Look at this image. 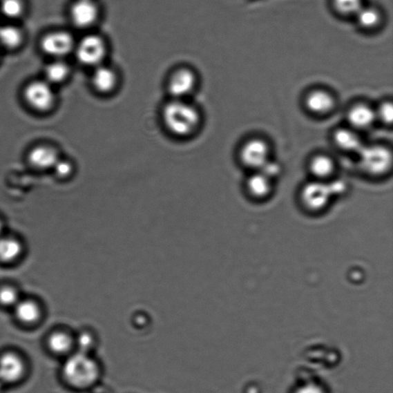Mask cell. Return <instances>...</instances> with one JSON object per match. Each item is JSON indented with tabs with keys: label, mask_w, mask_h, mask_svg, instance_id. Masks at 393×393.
Listing matches in <instances>:
<instances>
[{
	"label": "cell",
	"mask_w": 393,
	"mask_h": 393,
	"mask_svg": "<svg viewBox=\"0 0 393 393\" xmlns=\"http://www.w3.org/2000/svg\"><path fill=\"white\" fill-rule=\"evenodd\" d=\"M17 318L24 323H33L38 321L41 310L36 302L29 300H20L15 307Z\"/></svg>",
	"instance_id": "cell-21"
},
{
	"label": "cell",
	"mask_w": 393,
	"mask_h": 393,
	"mask_svg": "<svg viewBox=\"0 0 393 393\" xmlns=\"http://www.w3.org/2000/svg\"><path fill=\"white\" fill-rule=\"evenodd\" d=\"M101 367L92 354H73L68 357L63 367V376L68 384L77 389L92 387L101 376Z\"/></svg>",
	"instance_id": "cell-2"
},
{
	"label": "cell",
	"mask_w": 393,
	"mask_h": 393,
	"mask_svg": "<svg viewBox=\"0 0 393 393\" xmlns=\"http://www.w3.org/2000/svg\"><path fill=\"white\" fill-rule=\"evenodd\" d=\"M3 230V224L1 220H0V236H1L2 232Z\"/></svg>",
	"instance_id": "cell-33"
},
{
	"label": "cell",
	"mask_w": 393,
	"mask_h": 393,
	"mask_svg": "<svg viewBox=\"0 0 393 393\" xmlns=\"http://www.w3.org/2000/svg\"><path fill=\"white\" fill-rule=\"evenodd\" d=\"M81 353L92 354V350L95 347L96 339L94 334L88 331L81 333L75 341Z\"/></svg>",
	"instance_id": "cell-28"
},
{
	"label": "cell",
	"mask_w": 393,
	"mask_h": 393,
	"mask_svg": "<svg viewBox=\"0 0 393 393\" xmlns=\"http://www.w3.org/2000/svg\"><path fill=\"white\" fill-rule=\"evenodd\" d=\"M61 157L57 148L48 146H39L30 150L28 160L31 166L37 170H52Z\"/></svg>",
	"instance_id": "cell-15"
},
{
	"label": "cell",
	"mask_w": 393,
	"mask_h": 393,
	"mask_svg": "<svg viewBox=\"0 0 393 393\" xmlns=\"http://www.w3.org/2000/svg\"><path fill=\"white\" fill-rule=\"evenodd\" d=\"M376 112L377 120H381L386 126H391L393 119V106L391 102L382 103Z\"/></svg>",
	"instance_id": "cell-30"
},
{
	"label": "cell",
	"mask_w": 393,
	"mask_h": 393,
	"mask_svg": "<svg viewBox=\"0 0 393 393\" xmlns=\"http://www.w3.org/2000/svg\"><path fill=\"white\" fill-rule=\"evenodd\" d=\"M329 186V189L330 190L331 194L332 196L338 195L340 194H343V193L346 190L347 185L344 184L343 182L335 181L331 183L327 184Z\"/></svg>",
	"instance_id": "cell-32"
},
{
	"label": "cell",
	"mask_w": 393,
	"mask_h": 393,
	"mask_svg": "<svg viewBox=\"0 0 393 393\" xmlns=\"http://www.w3.org/2000/svg\"><path fill=\"white\" fill-rule=\"evenodd\" d=\"M111 45L102 33L94 30L85 32L77 39L73 56L77 63L89 71L108 61Z\"/></svg>",
	"instance_id": "cell-3"
},
{
	"label": "cell",
	"mask_w": 393,
	"mask_h": 393,
	"mask_svg": "<svg viewBox=\"0 0 393 393\" xmlns=\"http://www.w3.org/2000/svg\"><path fill=\"white\" fill-rule=\"evenodd\" d=\"M377 120L376 112L365 103H357L352 106L347 113V121L356 131L370 128Z\"/></svg>",
	"instance_id": "cell-14"
},
{
	"label": "cell",
	"mask_w": 393,
	"mask_h": 393,
	"mask_svg": "<svg viewBox=\"0 0 393 393\" xmlns=\"http://www.w3.org/2000/svg\"><path fill=\"white\" fill-rule=\"evenodd\" d=\"M23 251L22 244L15 238H0V261L9 262L18 259Z\"/></svg>",
	"instance_id": "cell-23"
},
{
	"label": "cell",
	"mask_w": 393,
	"mask_h": 393,
	"mask_svg": "<svg viewBox=\"0 0 393 393\" xmlns=\"http://www.w3.org/2000/svg\"><path fill=\"white\" fill-rule=\"evenodd\" d=\"M24 98L27 104L39 113L51 111L57 102L53 86L46 80L34 81L27 85Z\"/></svg>",
	"instance_id": "cell-8"
},
{
	"label": "cell",
	"mask_w": 393,
	"mask_h": 393,
	"mask_svg": "<svg viewBox=\"0 0 393 393\" xmlns=\"http://www.w3.org/2000/svg\"><path fill=\"white\" fill-rule=\"evenodd\" d=\"M309 170L315 180L324 182L334 174L335 163L327 155H316L309 161Z\"/></svg>",
	"instance_id": "cell-20"
},
{
	"label": "cell",
	"mask_w": 393,
	"mask_h": 393,
	"mask_svg": "<svg viewBox=\"0 0 393 393\" xmlns=\"http://www.w3.org/2000/svg\"><path fill=\"white\" fill-rule=\"evenodd\" d=\"M24 372V362L17 354L6 353L0 356V381L3 383L19 381Z\"/></svg>",
	"instance_id": "cell-13"
},
{
	"label": "cell",
	"mask_w": 393,
	"mask_h": 393,
	"mask_svg": "<svg viewBox=\"0 0 393 393\" xmlns=\"http://www.w3.org/2000/svg\"><path fill=\"white\" fill-rule=\"evenodd\" d=\"M3 384L4 383L1 381H0V392H1L3 390Z\"/></svg>",
	"instance_id": "cell-34"
},
{
	"label": "cell",
	"mask_w": 393,
	"mask_h": 393,
	"mask_svg": "<svg viewBox=\"0 0 393 393\" xmlns=\"http://www.w3.org/2000/svg\"><path fill=\"white\" fill-rule=\"evenodd\" d=\"M75 29L88 32L96 30L102 22L103 8L99 0H74L68 12Z\"/></svg>",
	"instance_id": "cell-5"
},
{
	"label": "cell",
	"mask_w": 393,
	"mask_h": 393,
	"mask_svg": "<svg viewBox=\"0 0 393 393\" xmlns=\"http://www.w3.org/2000/svg\"><path fill=\"white\" fill-rule=\"evenodd\" d=\"M73 338L65 332H55L48 339V346L55 354H64L68 353L73 346Z\"/></svg>",
	"instance_id": "cell-25"
},
{
	"label": "cell",
	"mask_w": 393,
	"mask_h": 393,
	"mask_svg": "<svg viewBox=\"0 0 393 393\" xmlns=\"http://www.w3.org/2000/svg\"><path fill=\"white\" fill-rule=\"evenodd\" d=\"M332 198L328 184L317 180L303 186L300 194L303 206L312 211H321L325 209Z\"/></svg>",
	"instance_id": "cell-11"
},
{
	"label": "cell",
	"mask_w": 393,
	"mask_h": 393,
	"mask_svg": "<svg viewBox=\"0 0 393 393\" xmlns=\"http://www.w3.org/2000/svg\"><path fill=\"white\" fill-rule=\"evenodd\" d=\"M354 19L358 29L363 32H372L378 30L382 25L383 15L377 6L365 3Z\"/></svg>",
	"instance_id": "cell-16"
},
{
	"label": "cell",
	"mask_w": 393,
	"mask_h": 393,
	"mask_svg": "<svg viewBox=\"0 0 393 393\" xmlns=\"http://www.w3.org/2000/svg\"><path fill=\"white\" fill-rule=\"evenodd\" d=\"M201 86V77L196 68L188 64L171 68L164 82L167 99L192 100Z\"/></svg>",
	"instance_id": "cell-4"
},
{
	"label": "cell",
	"mask_w": 393,
	"mask_h": 393,
	"mask_svg": "<svg viewBox=\"0 0 393 393\" xmlns=\"http://www.w3.org/2000/svg\"><path fill=\"white\" fill-rule=\"evenodd\" d=\"M357 155L361 169L369 175L381 176L392 169V155L385 146H364Z\"/></svg>",
	"instance_id": "cell-7"
},
{
	"label": "cell",
	"mask_w": 393,
	"mask_h": 393,
	"mask_svg": "<svg viewBox=\"0 0 393 393\" xmlns=\"http://www.w3.org/2000/svg\"><path fill=\"white\" fill-rule=\"evenodd\" d=\"M330 2L336 15L343 17L354 18L365 5L363 0H331Z\"/></svg>",
	"instance_id": "cell-24"
},
{
	"label": "cell",
	"mask_w": 393,
	"mask_h": 393,
	"mask_svg": "<svg viewBox=\"0 0 393 393\" xmlns=\"http://www.w3.org/2000/svg\"><path fill=\"white\" fill-rule=\"evenodd\" d=\"M88 84L92 92L99 97H113L120 90L122 75L118 68L108 61L90 70Z\"/></svg>",
	"instance_id": "cell-6"
},
{
	"label": "cell",
	"mask_w": 393,
	"mask_h": 393,
	"mask_svg": "<svg viewBox=\"0 0 393 393\" xmlns=\"http://www.w3.org/2000/svg\"><path fill=\"white\" fill-rule=\"evenodd\" d=\"M23 42V33L19 27L5 25L0 27V45L6 49L15 50Z\"/></svg>",
	"instance_id": "cell-22"
},
{
	"label": "cell",
	"mask_w": 393,
	"mask_h": 393,
	"mask_svg": "<svg viewBox=\"0 0 393 393\" xmlns=\"http://www.w3.org/2000/svg\"><path fill=\"white\" fill-rule=\"evenodd\" d=\"M336 146L347 153H357L364 146L363 140L357 131L349 128H341L335 131L333 135Z\"/></svg>",
	"instance_id": "cell-17"
},
{
	"label": "cell",
	"mask_w": 393,
	"mask_h": 393,
	"mask_svg": "<svg viewBox=\"0 0 393 393\" xmlns=\"http://www.w3.org/2000/svg\"><path fill=\"white\" fill-rule=\"evenodd\" d=\"M0 11L6 18L18 19L23 15L24 4L22 0H1Z\"/></svg>",
	"instance_id": "cell-26"
},
{
	"label": "cell",
	"mask_w": 393,
	"mask_h": 393,
	"mask_svg": "<svg viewBox=\"0 0 393 393\" xmlns=\"http://www.w3.org/2000/svg\"><path fill=\"white\" fill-rule=\"evenodd\" d=\"M270 146L260 139H253L245 142L240 149V160L245 166L260 170L270 161Z\"/></svg>",
	"instance_id": "cell-10"
},
{
	"label": "cell",
	"mask_w": 393,
	"mask_h": 393,
	"mask_svg": "<svg viewBox=\"0 0 393 393\" xmlns=\"http://www.w3.org/2000/svg\"><path fill=\"white\" fill-rule=\"evenodd\" d=\"M77 167L74 162L68 158L60 157L52 169L55 175L61 180H68L73 176Z\"/></svg>",
	"instance_id": "cell-27"
},
{
	"label": "cell",
	"mask_w": 393,
	"mask_h": 393,
	"mask_svg": "<svg viewBox=\"0 0 393 393\" xmlns=\"http://www.w3.org/2000/svg\"><path fill=\"white\" fill-rule=\"evenodd\" d=\"M77 39L66 30H56L47 33L41 40L43 52L55 59H64L73 54Z\"/></svg>",
	"instance_id": "cell-9"
},
{
	"label": "cell",
	"mask_w": 393,
	"mask_h": 393,
	"mask_svg": "<svg viewBox=\"0 0 393 393\" xmlns=\"http://www.w3.org/2000/svg\"><path fill=\"white\" fill-rule=\"evenodd\" d=\"M294 393H326V392L318 385L307 384L300 386Z\"/></svg>",
	"instance_id": "cell-31"
},
{
	"label": "cell",
	"mask_w": 393,
	"mask_h": 393,
	"mask_svg": "<svg viewBox=\"0 0 393 393\" xmlns=\"http://www.w3.org/2000/svg\"><path fill=\"white\" fill-rule=\"evenodd\" d=\"M272 189V179L261 171L256 172L247 179V189L255 198H266L271 195Z\"/></svg>",
	"instance_id": "cell-19"
},
{
	"label": "cell",
	"mask_w": 393,
	"mask_h": 393,
	"mask_svg": "<svg viewBox=\"0 0 393 393\" xmlns=\"http://www.w3.org/2000/svg\"><path fill=\"white\" fill-rule=\"evenodd\" d=\"M71 75L72 68L64 59H55L45 68L46 81L52 86L65 84Z\"/></svg>",
	"instance_id": "cell-18"
},
{
	"label": "cell",
	"mask_w": 393,
	"mask_h": 393,
	"mask_svg": "<svg viewBox=\"0 0 393 393\" xmlns=\"http://www.w3.org/2000/svg\"><path fill=\"white\" fill-rule=\"evenodd\" d=\"M305 104L310 113L325 115L333 111L336 101L332 94L324 89L317 88L307 95Z\"/></svg>",
	"instance_id": "cell-12"
},
{
	"label": "cell",
	"mask_w": 393,
	"mask_h": 393,
	"mask_svg": "<svg viewBox=\"0 0 393 393\" xmlns=\"http://www.w3.org/2000/svg\"><path fill=\"white\" fill-rule=\"evenodd\" d=\"M160 121L164 133L172 139L186 141L201 132L204 117L193 99H167L160 108Z\"/></svg>",
	"instance_id": "cell-1"
},
{
	"label": "cell",
	"mask_w": 393,
	"mask_h": 393,
	"mask_svg": "<svg viewBox=\"0 0 393 393\" xmlns=\"http://www.w3.org/2000/svg\"><path fill=\"white\" fill-rule=\"evenodd\" d=\"M19 300V294L16 289L11 287L0 289V305L15 307Z\"/></svg>",
	"instance_id": "cell-29"
}]
</instances>
